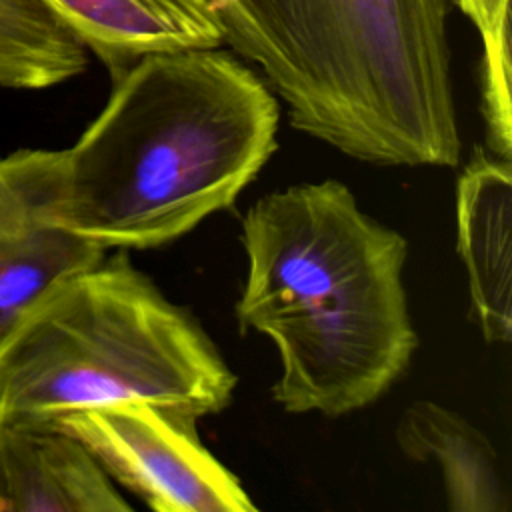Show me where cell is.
Returning <instances> with one entry per match:
<instances>
[{
  "instance_id": "6da1fadb",
  "label": "cell",
  "mask_w": 512,
  "mask_h": 512,
  "mask_svg": "<svg viewBox=\"0 0 512 512\" xmlns=\"http://www.w3.org/2000/svg\"><path fill=\"white\" fill-rule=\"evenodd\" d=\"M278 100L218 48L140 58L64 150L50 218L108 248H156L234 204L276 148Z\"/></svg>"
},
{
  "instance_id": "7a4b0ae2",
  "label": "cell",
  "mask_w": 512,
  "mask_h": 512,
  "mask_svg": "<svg viewBox=\"0 0 512 512\" xmlns=\"http://www.w3.org/2000/svg\"><path fill=\"white\" fill-rule=\"evenodd\" d=\"M244 330L280 354L272 398L292 414L344 416L376 402L408 368L402 234L358 208L338 180L270 192L242 220Z\"/></svg>"
},
{
  "instance_id": "3957f363",
  "label": "cell",
  "mask_w": 512,
  "mask_h": 512,
  "mask_svg": "<svg viewBox=\"0 0 512 512\" xmlns=\"http://www.w3.org/2000/svg\"><path fill=\"white\" fill-rule=\"evenodd\" d=\"M208 2L296 130L370 164H458L448 0Z\"/></svg>"
},
{
  "instance_id": "277c9868",
  "label": "cell",
  "mask_w": 512,
  "mask_h": 512,
  "mask_svg": "<svg viewBox=\"0 0 512 512\" xmlns=\"http://www.w3.org/2000/svg\"><path fill=\"white\" fill-rule=\"evenodd\" d=\"M234 386L200 324L122 252L50 284L0 336V426L130 400L200 418Z\"/></svg>"
},
{
  "instance_id": "5b68a950",
  "label": "cell",
  "mask_w": 512,
  "mask_h": 512,
  "mask_svg": "<svg viewBox=\"0 0 512 512\" xmlns=\"http://www.w3.org/2000/svg\"><path fill=\"white\" fill-rule=\"evenodd\" d=\"M196 416L130 400L82 408L58 418L108 476L158 512H250L256 504L240 480L196 434Z\"/></svg>"
},
{
  "instance_id": "8992f818",
  "label": "cell",
  "mask_w": 512,
  "mask_h": 512,
  "mask_svg": "<svg viewBox=\"0 0 512 512\" xmlns=\"http://www.w3.org/2000/svg\"><path fill=\"white\" fill-rule=\"evenodd\" d=\"M104 254L50 218V150L0 158V336L50 284Z\"/></svg>"
},
{
  "instance_id": "52a82bcc",
  "label": "cell",
  "mask_w": 512,
  "mask_h": 512,
  "mask_svg": "<svg viewBox=\"0 0 512 512\" xmlns=\"http://www.w3.org/2000/svg\"><path fill=\"white\" fill-rule=\"evenodd\" d=\"M510 158L474 150L456 186L458 254L472 310L486 342L512 338Z\"/></svg>"
},
{
  "instance_id": "ba28073f",
  "label": "cell",
  "mask_w": 512,
  "mask_h": 512,
  "mask_svg": "<svg viewBox=\"0 0 512 512\" xmlns=\"http://www.w3.org/2000/svg\"><path fill=\"white\" fill-rule=\"evenodd\" d=\"M88 448L54 426H0V512H128Z\"/></svg>"
},
{
  "instance_id": "9c48e42d",
  "label": "cell",
  "mask_w": 512,
  "mask_h": 512,
  "mask_svg": "<svg viewBox=\"0 0 512 512\" xmlns=\"http://www.w3.org/2000/svg\"><path fill=\"white\" fill-rule=\"evenodd\" d=\"M118 80L156 52L218 48L220 24L208 0H42Z\"/></svg>"
},
{
  "instance_id": "30bf717a",
  "label": "cell",
  "mask_w": 512,
  "mask_h": 512,
  "mask_svg": "<svg viewBox=\"0 0 512 512\" xmlns=\"http://www.w3.org/2000/svg\"><path fill=\"white\" fill-rule=\"evenodd\" d=\"M396 442L412 460H432L452 512H508V490L496 448L458 412L416 400L404 408Z\"/></svg>"
},
{
  "instance_id": "8fae6325",
  "label": "cell",
  "mask_w": 512,
  "mask_h": 512,
  "mask_svg": "<svg viewBox=\"0 0 512 512\" xmlns=\"http://www.w3.org/2000/svg\"><path fill=\"white\" fill-rule=\"evenodd\" d=\"M86 66V46L42 0H0V88H50Z\"/></svg>"
},
{
  "instance_id": "7c38bea8",
  "label": "cell",
  "mask_w": 512,
  "mask_h": 512,
  "mask_svg": "<svg viewBox=\"0 0 512 512\" xmlns=\"http://www.w3.org/2000/svg\"><path fill=\"white\" fill-rule=\"evenodd\" d=\"M482 40V112L494 156L510 158V0H454Z\"/></svg>"
}]
</instances>
